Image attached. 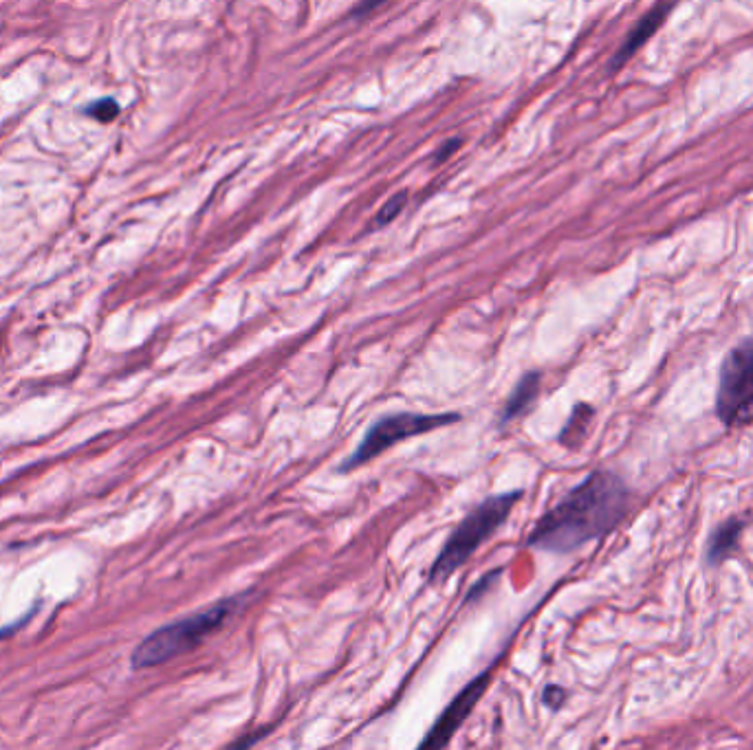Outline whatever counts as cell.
I'll list each match as a JSON object with an SVG mask.
<instances>
[{"instance_id":"cell-1","label":"cell","mask_w":753,"mask_h":750,"mask_svg":"<svg viewBox=\"0 0 753 750\" xmlns=\"http://www.w3.org/2000/svg\"><path fill=\"white\" fill-rule=\"evenodd\" d=\"M628 502L630 493L619 476L595 471L540 517L527 537V546L544 553H573L613 531L626 515Z\"/></svg>"},{"instance_id":"cell-2","label":"cell","mask_w":753,"mask_h":750,"mask_svg":"<svg viewBox=\"0 0 753 750\" xmlns=\"http://www.w3.org/2000/svg\"><path fill=\"white\" fill-rule=\"evenodd\" d=\"M245 599L247 594L245 597H229L210 605L203 612H196L192 616H185V619L159 627L157 632L146 636L135 647L130 663H133L135 669H148L168 663V660L179 658L183 654H190L205 638H210L214 632L221 630L238 612L240 605L245 603Z\"/></svg>"},{"instance_id":"cell-3","label":"cell","mask_w":753,"mask_h":750,"mask_svg":"<svg viewBox=\"0 0 753 750\" xmlns=\"http://www.w3.org/2000/svg\"><path fill=\"white\" fill-rule=\"evenodd\" d=\"M522 498V491H509L480 502L465 520L454 528V533L441 548L439 557L428 572L430 583H441L450 579L476 550L483 546L489 537H494L498 528L507 522L514 506Z\"/></svg>"},{"instance_id":"cell-4","label":"cell","mask_w":753,"mask_h":750,"mask_svg":"<svg viewBox=\"0 0 753 750\" xmlns=\"http://www.w3.org/2000/svg\"><path fill=\"white\" fill-rule=\"evenodd\" d=\"M461 421V414L456 412H443V414H395V416H386L377 421L375 425L368 427V432L364 436L362 443L348 456L342 465L340 471L348 473L353 469L364 467L366 462L375 460L377 456L384 454L392 445L401 443V440L412 438V436H421L434 432V429L452 425Z\"/></svg>"},{"instance_id":"cell-5","label":"cell","mask_w":753,"mask_h":750,"mask_svg":"<svg viewBox=\"0 0 753 750\" xmlns=\"http://www.w3.org/2000/svg\"><path fill=\"white\" fill-rule=\"evenodd\" d=\"M716 414L729 427L753 421V339L742 341L720 366Z\"/></svg>"},{"instance_id":"cell-6","label":"cell","mask_w":753,"mask_h":750,"mask_svg":"<svg viewBox=\"0 0 753 750\" xmlns=\"http://www.w3.org/2000/svg\"><path fill=\"white\" fill-rule=\"evenodd\" d=\"M489 678H491V674H489V671H485V674L476 676L461 693H458V696L450 702V707H447L441 713V718L434 722V726L428 731V735H425V740L421 742V748H443V746H447V742L452 740L454 733L461 729V724L467 720V715L474 711L478 700L483 698L485 689L489 687Z\"/></svg>"},{"instance_id":"cell-7","label":"cell","mask_w":753,"mask_h":750,"mask_svg":"<svg viewBox=\"0 0 753 750\" xmlns=\"http://www.w3.org/2000/svg\"><path fill=\"white\" fill-rule=\"evenodd\" d=\"M670 9H672V0H663V3L654 7L650 14H646L639 20V25L630 31V36L624 42V47L617 51L615 60H613V69H619L621 64L628 62L632 55H635L643 47V44H646L654 36V33H657V29L663 25V20L668 18Z\"/></svg>"},{"instance_id":"cell-8","label":"cell","mask_w":753,"mask_h":750,"mask_svg":"<svg viewBox=\"0 0 753 750\" xmlns=\"http://www.w3.org/2000/svg\"><path fill=\"white\" fill-rule=\"evenodd\" d=\"M540 381H542L540 372H527L525 377L518 381L514 392H511L509 396L505 410H502V418H500L502 425L522 416L533 403H536V396L540 392Z\"/></svg>"},{"instance_id":"cell-9","label":"cell","mask_w":753,"mask_h":750,"mask_svg":"<svg viewBox=\"0 0 753 750\" xmlns=\"http://www.w3.org/2000/svg\"><path fill=\"white\" fill-rule=\"evenodd\" d=\"M742 528H745V522L736 520V517L718 528V531L712 535V539H709V546H707V561H709V564H712V566L723 564L725 559H729L731 555L736 553L738 544H740Z\"/></svg>"},{"instance_id":"cell-10","label":"cell","mask_w":753,"mask_h":750,"mask_svg":"<svg viewBox=\"0 0 753 750\" xmlns=\"http://www.w3.org/2000/svg\"><path fill=\"white\" fill-rule=\"evenodd\" d=\"M591 421H593V407L584 403L577 405L569 418V423H566L562 429L560 443H564L566 447L580 445L588 432V425H591Z\"/></svg>"},{"instance_id":"cell-11","label":"cell","mask_w":753,"mask_h":750,"mask_svg":"<svg viewBox=\"0 0 753 750\" xmlns=\"http://www.w3.org/2000/svg\"><path fill=\"white\" fill-rule=\"evenodd\" d=\"M86 113H89L93 119L102 121V124H108V121L117 119V115H119V104L115 102V99L106 97V99H100V102L91 104L89 108H86Z\"/></svg>"},{"instance_id":"cell-12","label":"cell","mask_w":753,"mask_h":750,"mask_svg":"<svg viewBox=\"0 0 753 750\" xmlns=\"http://www.w3.org/2000/svg\"><path fill=\"white\" fill-rule=\"evenodd\" d=\"M406 201H408V198H406V194H403V192L397 194V196H392L390 201L384 207H381V212L377 216V227H384V225L392 223V220H395L399 216L401 209L406 207Z\"/></svg>"},{"instance_id":"cell-13","label":"cell","mask_w":753,"mask_h":750,"mask_svg":"<svg viewBox=\"0 0 753 750\" xmlns=\"http://www.w3.org/2000/svg\"><path fill=\"white\" fill-rule=\"evenodd\" d=\"M498 577H500V570H491L489 572V575H485L483 579H478L476 583H474V586L472 588H469V592H467V597H465V605H469V603H474V601H478L480 597H483V594L489 590V586H491V583H496L498 581Z\"/></svg>"},{"instance_id":"cell-14","label":"cell","mask_w":753,"mask_h":750,"mask_svg":"<svg viewBox=\"0 0 753 750\" xmlns=\"http://www.w3.org/2000/svg\"><path fill=\"white\" fill-rule=\"evenodd\" d=\"M542 700H544V704H547L549 709L558 711L562 707V704H564V700H566V691L562 687H558V685H549L547 689H544V693H542Z\"/></svg>"},{"instance_id":"cell-15","label":"cell","mask_w":753,"mask_h":750,"mask_svg":"<svg viewBox=\"0 0 753 750\" xmlns=\"http://www.w3.org/2000/svg\"><path fill=\"white\" fill-rule=\"evenodd\" d=\"M390 3V0H364V3H359V7L355 9V16H366L370 14V11H375L377 7Z\"/></svg>"},{"instance_id":"cell-16","label":"cell","mask_w":753,"mask_h":750,"mask_svg":"<svg viewBox=\"0 0 753 750\" xmlns=\"http://www.w3.org/2000/svg\"><path fill=\"white\" fill-rule=\"evenodd\" d=\"M458 146H461V143H458V139L447 141V143H445V146H443V148L439 150V154H436V163L445 161V157H450V154H452L454 150H458Z\"/></svg>"}]
</instances>
